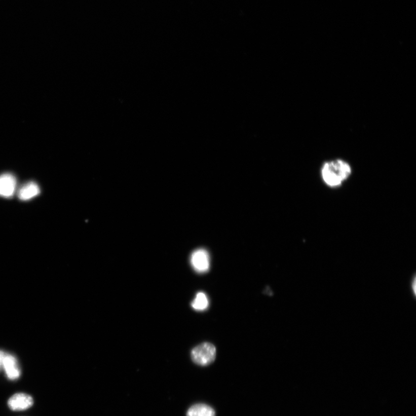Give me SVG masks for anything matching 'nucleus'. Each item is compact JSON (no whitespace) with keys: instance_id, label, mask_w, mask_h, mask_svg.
<instances>
[{"instance_id":"obj_3","label":"nucleus","mask_w":416,"mask_h":416,"mask_svg":"<svg viewBox=\"0 0 416 416\" xmlns=\"http://www.w3.org/2000/svg\"><path fill=\"white\" fill-rule=\"evenodd\" d=\"M207 251L198 249L194 252L191 257V264L197 273H205L209 269L210 259Z\"/></svg>"},{"instance_id":"obj_5","label":"nucleus","mask_w":416,"mask_h":416,"mask_svg":"<svg viewBox=\"0 0 416 416\" xmlns=\"http://www.w3.org/2000/svg\"><path fill=\"white\" fill-rule=\"evenodd\" d=\"M16 179L14 175L6 173L0 175V196L11 198L14 196L16 187Z\"/></svg>"},{"instance_id":"obj_6","label":"nucleus","mask_w":416,"mask_h":416,"mask_svg":"<svg viewBox=\"0 0 416 416\" xmlns=\"http://www.w3.org/2000/svg\"><path fill=\"white\" fill-rule=\"evenodd\" d=\"M3 368L5 370L7 377L10 380H17L20 376L18 361L11 354L6 353L3 359Z\"/></svg>"},{"instance_id":"obj_4","label":"nucleus","mask_w":416,"mask_h":416,"mask_svg":"<svg viewBox=\"0 0 416 416\" xmlns=\"http://www.w3.org/2000/svg\"><path fill=\"white\" fill-rule=\"evenodd\" d=\"M33 403L34 401L30 395L24 393H18L10 398L8 404L12 410L22 411L30 408Z\"/></svg>"},{"instance_id":"obj_7","label":"nucleus","mask_w":416,"mask_h":416,"mask_svg":"<svg viewBox=\"0 0 416 416\" xmlns=\"http://www.w3.org/2000/svg\"><path fill=\"white\" fill-rule=\"evenodd\" d=\"M41 191L38 184L34 182H29L20 188L18 197L22 201H27L40 195Z\"/></svg>"},{"instance_id":"obj_11","label":"nucleus","mask_w":416,"mask_h":416,"mask_svg":"<svg viewBox=\"0 0 416 416\" xmlns=\"http://www.w3.org/2000/svg\"><path fill=\"white\" fill-rule=\"evenodd\" d=\"M6 353L3 352V351H0V369L3 367V362L4 356H5Z\"/></svg>"},{"instance_id":"obj_10","label":"nucleus","mask_w":416,"mask_h":416,"mask_svg":"<svg viewBox=\"0 0 416 416\" xmlns=\"http://www.w3.org/2000/svg\"><path fill=\"white\" fill-rule=\"evenodd\" d=\"M410 291L411 292V294L413 295L414 297H415L416 296V277L415 275H413V277L411 278L410 282Z\"/></svg>"},{"instance_id":"obj_1","label":"nucleus","mask_w":416,"mask_h":416,"mask_svg":"<svg viewBox=\"0 0 416 416\" xmlns=\"http://www.w3.org/2000/svg\"><path fill=\"white\" fill-rule=\"evenodd\" d=\"M321 177L325 184L331 187L341 186L352 174L349 164L341 159L325 163L321 168Z\"/></svg>"},{"instance_id":"obj_8","label":"nucleus","mask_w":416,"mask_h":416,"mask_svg":"<svg viewBox=\"0 0 416 416\" xmlns=\"http://www.w3.org/2000/svg\"><path fill=\"white\" fill-rule=\"evenodd\" d=\"M187 416H215V411L211 406L200 403L192 406L187 412Z\"/></svg>"},{"instance_id":"obj_9","label":"nucleus","mask_w":416,"mask_h":416,"mask_svg":"<svg viewBox=\"0 0 416 416\" xmlns=\"http://www.w3.org/2000/svg\"><path fill=\"white\" fill-rule=\"evenodd\" d=\"M208 299L204 292H199L192 304V307L197 311L205 310L208 307Z\"/></svg>"},{"instance_id":"obj_2","label":"nucleus","mask_w":416,"mask_h":416,"mask_svg":"<svg viewBox=\"0 0 416 416\" xmlns=\"http://www.w3.org/2000/svg\"><path fill=\"white\" fill-rule=\"evenodd\" d=\"M216 356V349L213 344L205 343L192 350L191 358L195 364L206 366L212 363Z\"/></svg>"}]
</instances>
